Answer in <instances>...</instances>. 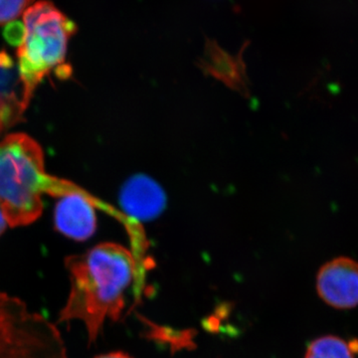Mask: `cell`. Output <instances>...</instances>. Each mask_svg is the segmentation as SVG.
I'll return each instance as SVG.
<instances>
[{"label": "cell", "mask_w": 358, "mask_h": 358, "mask_svg": "<svg viewBox=\"0 0 358 358\" xmlns=\"http://www.w3.org/2000/svg\"><path fill=\"white\" fill-rule=\"evenodd\" d=\"M70 292L57 324L81 320L94 343L106 320H119L126 307V293L140 274L129 250L101 243L83 254L65 258Z\"/></svg>", "instance_id": "6da1fadb"}, {"label": "cell", "mask_w": 358, "mask_h": 358, "mask_svg": "<svg viewBox=\"0 0 358 358\" xmlns=\"http://www.w3.org/2000/svg\"><path fill=\"white\" fill-rule=\"evenodd\" d=\"M80 189L45 171L43 150L27 134L0 141V206L10 227L29 225L41 216L42 195L63 197Z\"/></svg>", "instance_id": "7a4b0ae2"}, {"label": "cell", "mask_w": 358, "mask_h": 358, "mask_svg": "<svg viewBox=\"0 0 358 358\" xmlns=\"http://www.w3.org/2000/svg\"><path fill=\"white\" fill-rule=\"evenodd\" d=\"M22 37L17 45V70L30 103L35 90L51 72L66 71L68 43L77 26L48 0H39L23 13Z\"/></svg>", "instance_id": "3957f363"}, {"label": "cell", "mask_w": 358, "mask_h": 358, "mask_svg": "<svg viewBox=\"0 0 358 358\" xmlns=\"http://www.w3.org/2000/svg\"><path fill=\"white\" fill-rule=\"evenodd\" d=\"M0 358H68L57 324L0 292Z\"/></svg>", "instance_id": "277c9868"}, {"label": "cell", "mask_w": 358, "mask_h": 358, "mask_svg": "<svg viewBox=\"0 0 358 358\" xmlns=\"http://www.w3.org/2000/svg\"><path fill=\"white\" fill-rule=\"evenodd\" d=\"M119 220L128 230L129 234L138 227L136 219L122 213L114 207L101 201L84 189L61 197L54 212V225L61 234L76 241H86L96 230V209Z\"/></svg>", "instance_id": "5b68a950"}, {"label": "cell", "mask_w": 358, "mask_h": 358, "mask_svg": "<svg viewBox=\"0 0 358 358\" xmlns=\"http://www.w3.org/2000/svg\"><path fill=\"white\" fill-rule=\"evenodd\" d=\"M315 288L320 300L336 310L358 307V262L338 257L320 268Z\"/></svg>", "instance_id": "8992f818"}, {"label": "cell", "mask_w": 358, "mask_h": 358, "mask_svg": "<svg viewBox=\"0 0 358 358\" xmlns=\"http://www.w3.org/2000/svg\"><path fill=\"white\" fill-rule=\"evenodd\" d=\"M29 103L17 66L6 51H0V136L23 121Z\"/></svg>", "instance_id": "52a82bcc"}, {"label": "cell", "mask_w": 358, "mask_h": 358, "mask_svg": "<svg viewBox=\"0 0 358 358\" xmlns=\"http://www.w3.org/2000/svg\"><path fill=\"white\" fill-rule=\"evenodd\" d=\"M121 204L127 215L150 220L166 208V197L157 182L145 176H134L122 188Z\"/></svg>", "instance_id": "ba28073f"}, {"label": "cell", "mask_w": 358, "mask_h": 358, "mask_svg": "<svg viewBox=\"0 0 358 358\" xmlns=\"http://www.w3.org/2000/svg\"><path fill=\"white\" fill-rule=\"evenodd\" d=\"M305 358H355L350 343L334 334L320 336L308 343Z\"/></svg>", "instance_id": "9c48e42d"}, {"label": "cell", "mask_w": 358, "mask_h": 358, "mask_svg": "<svg viewBox=\"0 0 358 358\" xmlns=\"http://www.w3.org/2000/svg\"><path fill=\"white\" fill-rule=\"evenodd\" d=\"M29 6L28 0H0V25L11 24Z\"/></svg>", "instance_id": "30bf717a"}, {"label": "cell", "mask_w": 358, "mask_h": 358, "mask_svg": "<svg viewBox=\"0 0 358 358\" xmlns=\"http://www.w3.org/2000/svg\"><path fill=\"white\" fill-rule=\"evenodd\" d=\"M95 358H131L129 357L127 353L122 352H110L106 353V355H98Z\"/></svg>", "instance_id": "8fae6325"}, {"label": "cell", "mask_w": 358, "mask_h": 358, "mask_svg": "<svg viewBox=\"0 0 358 358\" xmlns=\"http://www.w3.org/2000/svg\"><path fill=\"white\" fill-rule=\"evenodd\" d=\"M7 225H8V224H7L6 216H4L1 206H0V236L3 234L4 231L6 229Z\"/></svg>", "instance_id": "7c38bea8"}, {"label": "cell", "mask_w": 358, "mask_h": 358, "mask_svg": "<svg viewBox=\"0 0 358 358\" xmlns=\"http://www.w3.org/2000/svg\"><path fill=\"white\" fill-rule=\"evenodd\" d=\"M29 1L30 6H32L33 3H35V2L39 1V0H28Z\"/></svg>", "instance_id": "4fadbf2b"}]
</instances>
